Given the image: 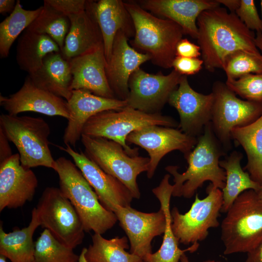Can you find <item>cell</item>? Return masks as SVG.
Listing matches in <instances>:
<instances>
[{"instance_id": "obj_46", "label": "cell", "mask_w": 262, "mask_h": 262, "mask_svg": "<svg viewBox=\"0 0 262 262\" xmlns=\"http://www.w3.org/2000/svg\"><path fill=\"white\" fill-rule=\"evenodd\" d=\"M78 262H88L85 256V248H83L79 255Z\"/></svg>"}, {"instance_id": "obj_23", "label": "cell", "mask_w": 262, "mask_h": 262, "mask_svg": "<svg viewBox=\"0 0 262 262\" xmlns=\"http://www.w3.org/2000/svg\"><path fill=\"white\" fill-rule=\"evenodd\" d=\"M93 0H87L82 12L68 17L70 27L61 52L68 60L103 45L101 33L96 19Z\"/></svg>"}, {"instance_id": "obj_16", "label": "cell", "mask_w": 262, "mask_h": 262, "mask_svg": "<svg viewBox=\"0 0 262 262\" xmlns=\"http://www.w3.org/2000/svg\"><path fill=\"white\" fill-rule=\"evenodd\" d=\"M57 146L73 160L74 164L96 193L101 205L114 213L118 206H131L133 197L128 189L118 179L106 173L81 151H75L69 145Z\"/></svg>"}, {"instance_id": "obj_30", "label": "cell", "mask_w": 262, "mask_h": 262, "mask_svg": "<svg viewBox=\"0 0 262 262\" xmlns=\"http://www.w3.org/2000/svg\"><path fill=\"white\" fill-rule=\"evenodd\" d=\"M243 154L232 151L225 159L220 160L219 165L226 172V184L222 190L223 205L221 212L226 213L237 197L244 191L253 190L257 192L261 184L253 180L249 174L242 168Z\"/></svg>"}, {"instance_id": "obj_22", "label": "cell", "mask_w": 262, "mask_h": 262, "mask_svg": "<svg viewBox=\"0 0 262 262\" xmlns=\"http://www.w3.org/2000/svg\"><path fill=\"white\" fill-rule=\"evenodd\" d=\"M144 9L177 23L184 34L196 39L197 19L204 11L220 6L217 0H141Z\"/></svg>"}, {"instance_id": "obj_35", "label": "cell", "mask_w": 262, "mask_h": 262, "mask_svg": "<svg viewBox=\"0 0 262 262\" xmlns=\"http://www.w3.org/2000/svg\"><path fill=\"white\" fill-rule=\"evenodd\" d=\"M227 77L236 79L247 74H262V55L239 50L225 58L222 68Z\"/></svg>"}, {"instance_id": "obj_3", "label": "cell", "mask_w": 262, "mask_h": 262, "mask_svg": "<svg viewBox=\"0 0 262 262\" xmlns=\"http://www.w3.org/2000/svg\"><path fill=\"white\" fill-rule=\"evenodd\" d=\"M53 170L59 176V189L77 212L85 232L103 234L118 221L105 209L74 163L64 157L55 160Z\"/></svg>"}, {"instance_id": "obj_19", "label": "cell", "mask_w": 262, "mask_h": 262, "mask_svg": "<svg viewBox=\"0 0 262 262\" xmlns=\"http://www.w3.org/2000/svg\"><path fill=\"white\" fill-rule=\"evenodd\" d=\"M67 102L70 118L63 139L66 145L72 147L81 139L83 128L91 117L105 111L119 110L127 106L126 100L98 96L84 89L73 90Z\"/></svg>"}, {"instance_id": "obj_29", "label": "cell", "mask_w": 262, "mask_h": 262, "mask_svg": "<svg viewBox=\"0 0 262 262\" xmlns=\"http://www.w3.org/2000/svg\"><path fill=\"white\" fill-rule=\"evenodd\" d=\"M231 137L246 153L245 169L253 180L262 184V115L247 125L233 128Z\"/></svg>"}, {"instance_id": "obj_11", "label": "cell", "mask_w": 262, "mask_h": 262, "mask_svg": "<svg viewBox=\"0 0 262 262\" xmlns=\"http://www.w3.org/2000/svg\"><path fill=\"white\" fill-rule=\"evenodd\" d=\"M207 196L200 199L196 194L190 210L184 214L177 207L171 211V227L179 243L185 245L204 240L210 228L219 226L218 217L223 205L222 190L211 183L206 188Z\"/></svg>"}, {"instance_id": "obj_39", "label": "cell", "mask_w": 262, "mask_h": 262, "mask_svg": "<svg viewBox=\"0 0 262 262\" xmlns=\"http://www.w3.org/2000/svg\"><path fill=\"white\" fill-rule=\"evenodd\" d=\"M203 61L198 58L176 56L172 63L174 69L182 75H194L202 67Z\"/></svg>"}, {"instance_id": "obj_32", "label": "cell", "mask_w": 262, "mask_h": 262, "mask_svg": "<svg viewBox=\"0 0 262 262\" xmlns=\"http://www.w3.org/2000/svg\"><path fill=\"white\" fill-rule=\"evenodd\" d=\"M41 6L35 10L24 9L19 0L9 16L0 23V57L6 58L14 41L39 16L43 9Z\"/></svg>"}, {"instance_id": "obj_9", "label": "cell", "mask_w": 262, "mask_h": 262, "mask_svg": "<svg viewBox=\"0 0 262 262\" xmlns=\"http://www.w3.org/2000/svg\"><path fill=\"white\" fill-rule=\"evenodd\" d=\"M35 208L40 226L61 243L73 249L82 244L85 232L82 224L59 188H46Z\"/></svg>"}, {"instance_id": "obj_24", "label": "cell", "mask_w": 262, "mask_h": 262, "mask_svg": "<svg viewBox=\"0 0 262 262\" xmlns=\"http://www.w3.org/2000/svg\"><path fill=\"white\" fill-rule=\"evenodd\" d=\"M94 13L100 28L106 62L109 59L115 35L119 31L129 37L134 36L132 19L124 2L120 0L92 1Z\"/></svg>"}, {"instance_id": "obj_51", "label": "cell", "mask_w": 262, "mask_h": 262, "mask_svg": "<svg viewBox=\"0 0 262 262\" xmlns=\"http://www.w3.org/2000/svg\"><path fill=\"white\" fill-rule=\"evenodd\" d=\"M261 8H262V0L261 1Z\"/></svg>"}, {"instance_id": "obj_45", "label": "cell", "mask_w": 262, "mask_h": 262, "mask_svg": "<svg viewBox=\"0 0 262 262\" xmlns=\"http://www.w3.org/2000/svg\"><path fill=\"white\" fill-rule=\"evenodd\" d=\"M255 44L259 49L262 52V33H257L255 39Z\"/></svg>"}, {"instance_id": "obj_26", "label": "cell", "mask_w": 262, "mask_h": 262, "mask_svg": "<svg viewBox=\"0 0 262 262\" xmlns=\"http://www.w3.org/2000/svg\"><path fill=\"white\" fill-rule=\"evenodd\" d=\"M28 76L38 87L67 101L70 98L72 75L69 61L61 52L48 54L39 68Z\"/></svg>"}, {"instance_id": "obj_27", "label": "cell", "mask_w": 262, "mask_h": 262, "mask_svg": "<svg viewBox=\"0 0 262 262\" xmlns=\"http://www.w3.org/2000/svg\"><path fill=\"white\" fill-rule=\"evenodd\" d=\"M40 226L35 207L32 210L31 220L25 228H16L6 233L0 223V255L11 262H33L35 243L33 235Z\"/></svg>"}, {"instance_id": "obj_38", "label": "cell", "mask_w": 262, "mask_h": 262, "mask_svg": "<svg viewBox=\"0 0 262 262\" xmlns=\"http://www.w3.org/2000/svg\"><path fill=\"white\" fill-rule=\"evenodd\" d=\"M44 2L68 17L84 11L87 4L85 0H45Z\"/></svg>"}, {"instance_id": "obj_2", "label": "cell", "mask_w": 262, "mask_h": 262, "mask_svg": "<svg viewBox=\"0 0 262 262\" xmlns=\"http://www.w3.org/2000/svg\"><path fill=\"white\" fill-rule=\"evenodd\" d=\"M226 153L209 123L197 137L194 149L184 157L188 164L186 170L180 173L177 165L165 168L174 178L172 196L191 198L207 181L222 190L225 186L226 176L225 170L220 166L219 159Z\"/></svg>"}, {"instance_id": "obj_41", "label": "cell", "mask_w": 262, "mask_h": 262, "mask_svg": "<svg viewBox=\"0 0 262 262\" xmlns=\"http://www.w3.org/2000/svg\"><path fill=\"white\" fill-rule=\"evenodd\" d=\"M9 142L5 133L0 128V163L9 159L13 155Z\"/></svg>"}, {"instance_id": "obj_18", "label": "cell", "mask_w": 262, "mask_h": 262, "mask_svg": "<svg viewBox=\"0 0 262 262\" xmlns=\"http://www.w3.org/2000/svg\"><path fill=\"white\" fill-rule=\"evenodd\" d=\"M38 183L34 173L21 164L19 153L0 163V212L32 200Z\"/></svg>"}, {"instance_id": "obj_36", "label": "cell", "mask_w": 262, "mask_h": 262, "mask_svg": "<svg viewBox=\"0 0 262 262\" xmlns=\"http://www.w3.org/2000/svg\"><path fill=\"white\" fill-rule=\"evenodd\" d=\"M225 83L246 100L262 103V74H247L236 79L227 77Z\"/></svg>"}, {"instance_id": "obj_40", "label": "cell", "mask_w": 262, "mask_h": 262, "mask_svg": "<svg viewBox=\"0 0 262 262\" xmlns=\"http://www.w3.org/2000/svg\"><path fill=\"white\" fill-rule=\"evenodd\" d=\"M201 55L198 45L190 42L187 38H182L177 44L176 56L187 58H198Z\"/></svg>"}, {"instance_id": "obj_4", "label": "cell", "mask_w": 262, "mask_h": 262, "mask_svg": "<svg viewBox=\"0 0 262 262\" xmlns=\"http://www.w3.org/2000/svg\"><path fill=\"white\" fill-rule=\"evenodd\" d=\"M124 4L134 26L132 46L148 54L153 64L172 67L177 45L184 34L182 28L171 20L154 16L136 2L126 1Z\"/></svg>"}, {"instance_id": "obj_47", "label": "cell", "mask_w": 262, "mask_h": 262, "mask_svg": "<svg viewBox=\"0 0 262 262\" xmlns=\"http://www.w3.org/2000/svg\"><path fill=\"white\" fill-rule=\"evenodd\" d=\"M180 262H190L188 258V257L186 256V255L185 254H183L180 257Z\"/></svg>"}, {"instance_id": "obj_6", "label": "cell", "mask_w": 262, "mask_h": 262, "mask_svg": "<svg viewBox=\"0 0 262 262\" xmlns=\"http://www.w3.org/2000/svg\"><path fill=\"white\" fill-rule=\"evenodd\" d=\"M151 125L177 128L179 123L161 113H146L127 106L121 110L105 111L93 116L85 124L82 134L115 141L129 155L135 156L139 155L138 149L127 145V136L136 130Z\"/></svg>"}, {"instance_id": "obj_21", "label": "cell", "mask_w": 262, "mask_h": 262, "mask_svg": "<svg viewBox=\"0 0 262 262\" xmlns=\"http://www.w3.org/2000/svg\"><path fill=\"white\" fill-rule=\"evenodd\" d=\"M69 61L72 75V91L84 89L98 96L116 98L106 76L107 62L103 45Z\"/></svg>"}, {"instance_id": "obj_13", "label": "cell", "mask_w": 262, "mask_h": 262, "mask_svg": "<svg viewBox=\"0 0 262 262\" xmlns=\"http://www.w3.org/2000/svg\"><path fill=\"white\" fill-rule=\"evenodd\" d=\"M197 138L188 135L175 128L151 125L136 130L126 138V142L145 149L149 158L147 177L151 179L162 159L174 150L187 156L197 144Z\"/></svg>"}, {"instance_id": "obj_17", "label": "cell", "mask_w": 262, "mask_h": 262, "mask_svg": "<svg viewBox=\"0 0 262 262\" xmlns=\"http://www.w3.org/2000/svg\"><path fill=\"white\" fill-rule=\"evenodd\" d=\"M0 105L10 115L33 112L49 116L70 118L67 102L36 86L28 75L20 89L9 97L0 96Z\"/></svg>"}, {"instance_id": "obj_42", "label": "cell", "mask_w": 262, "mask_h": 262, "mask_svg": "<svg viewBox=\"0 0 262 262\" xmlns=\"http://www.w3.org/2000/svg\"><path fill=\"white\" fill-rule=\"evenodd\" d=\"M246 262H262V242L253 250L247 253Z\"/></svg>"}, {"instance_id": "obj_48", "label": "cell", "mask_w": 262, "mask_h": 262, "mask_svg": "<svg viewBox=\"0 0 262 262\" xmlns=\"http://www.w3.org/2000/svg\"><path fill=\"white\" fill-rule=\"evenodd\" d=\"M256 192L259 198L262 200V184L261 185L260 188Z\"/></svg>"}, {"instance_id": "obj_14", "label": "cell", "mask_w": 262, "mask_h": 262, "mask_svg": "<svg viewBox=\"0 0 262 262\" xmlns=\"http://www.w3.org/2000/svg\"><path fill=\"white\" fill-rule=\"evenodd\" d=\"M214 97L194 90L187 77L182 75L178 87L171 94L168 103L180 116L178 128L184 133L197 138L211 122Z\"/></svg>"}, {"instance_id": "obj_10", "label": "cell", "mask_w": 262, "mask_h": 262, "mask_svg": "<svg viewBox=\"0 0 262 262\" xmlns=\"http://www.w3.org/2000/svg\"><path fill=\"white\" fill-rule=\"evenodd\" d=\"M211 125L213 131L227 152L231 148V131L235 127L247 125L262 115V103L241 99L226 83L215 82Z\"/></svg>"}, {"instance_id": "obj_1", "label": "cell", "mask_w": 262, "mask_h": 262, "mask_svg": "<svg viewBox=\"0 0 262 262\" xmlns=\"http://www.w3.org/2000/svg\"><path fill=\"white\" fill-rule=\"evenodd\" d=\"M202 60L205 68L213 72L222 68L225 58L239 50L262 55L257 47L253 33L234 13L216 7L202 12L197 19Z\"/></svg>"}, {"instance_id": "obj_12", "label": "cell", "mask_w": 262, "mask_h": 262, "mask_svg": "<svg viewBox=\"0 0 262 262\" xmlns=\"http://www.w3.org/2000/svg\"><path fill=\"white\" fill-rule=\"evenodd\" d=\"M182 76L174 69L164 75L161 72L151 74L137 69L129 79L127 106L146 113H160Z\"/></svg>"}, {"instance_id": "obj_8", "label": "cell", "mask_w": 262, "mask_h": 262, "mask_svg": "<svg viewBox=\"0 0 262 262\" xmlns=\"http://www.w3.org/2000/svg\"><path fill=\"white\" fill-rule=\"evenodd\" d=\"M81 139L85 155L105 172L120 181L133 198H139L137 178L147 171L149 157L130 156L120 144L105 138L82 134Z\"/></svg>"}, {"instance_id": "obj_50", "label": "cell", "mask_w": 262, "mask_h": 262, "mask_svg": "<svg viewBox=\"0 0 262 262\" xmlns=\"http://www.w3.org/2000/svg\"><path fill=\"white\" fill-rule=\"evenodd\" d=\"M203 262H219V261H215L213 260H207L204 261Z\"/></svg>"}, {"instance_id": "obj_5", "label": "cell", "mask_w": 262, "mask_h": 262, "mask_svg": "<svg viewBox=\"0 0 262 262\" xmlns=\"http://www.w3.org/2000/svg\"><path fill=\"white\" fill-rule=\"evenodd\" d=\"M220 228L225 255L248 253L262 242V200L255 191H244L237 197Z\"/></svg>"}, {"instance_id": "obj_49", "label": "cell", "mask_w": 262, "mask_h": 262, "mask_svg": "<svg viewBox=\"0 0 262 262\" xmlns=\"http://www.w3.org/2000/svg\"><path fill=\"white\" fill-rule=\"evenodd\" d=\"M6 259L4 256L0 255V262H7Z\"/></svg>"}, {"instance_id": "obj_37", "label": "cell", "mask_w": 262, "mask_h": 262, "mask_svg": "<svg viewBox=\"0 0 262 262\" xmlns=\"http://www.w3.org/2000/svg\"><path fill=\"white\" fill-rule=\"evenodd\" d=\"M235 13L249 30L262 33V21L253 0H241Z\"/></svg>"}, {"instance_id": "obj_44", "label": "cell", "mask_w": 262, "mask_h": 262, "mask_svg": "<svg viewBox=\"0 0 262 262\" xmlns=\"http://www.w3.org/2000/svg\"><path fill=\"white\" fill-rule=\"evenodd\" d=\"M217 1L220 4L227 7L230 12L234 13L241 3V0H217Z\"/></svg>"}, {"instance_id": "obj_28", "label": "cell", "mask_w": 262, "mask_h": 262, "mask_svg": "<svg viewBox=\"0 0 262 262\" xmlns=\"http://www.w3.org/2000/svg\"><path fill=\"white\" fill-rule=\"evenodd\" d=\"M60 52L59 46L48 35L25 30L17 41L16 61L20 69L30 74L39 68L48 54Z\"/></svg>"}, {"instance_id": "obj_25", "label": "cell", "mask_w": 262, "mask_h": 262, "mask_svg": "<svg viewBox=\"0 0 262 262\" xmlns=\"http://www.w3.org/2000/svg\"><path fill=\"white\" fill-rule=\"evenodd\" d=\"M170 176L165 174L160 184L152 191L160 202L166 219L165 229L163 241L160 249L155 253L146 255L145 262H179L181 256L186 252H194L197 250L199 244L194 243L186 249L182 250L179 247V242L175 237L171 227L172 219L170 210V202L173 189V185L169 182Z\"/></svg>"}, {"instance_id": "obj_33", "label": "cell", "mask_w": 262, "mask_h": 262, "mask_svg": "<svg viewBox=\"0 0 262 262\" xmlns=\"http://www.w3.org/2000/svg\"><path fill=\"white\" fill-rule=\"evenodd\" d=\"M43 6L40 14L26 30L48 35L57 44L62 52L70 29V19L45 2Z\"/></svg>"}, {"instance_id": "obj_7", "label": "cell", "mask_w": 262, "mask_h": 262, "mask_svg": "<svg viewBox=\"0 0 262 262\" xmlns=\"http://www.w3.org/2000/svg\"><path fill=\"white\" fill-rule=\"evenodd\" d=\"M0 128L16 147L21 164L31 168L44 166L53 169L55 160L50 152V129L41 117L1 114Z\"/></svg>"}, {"instance_id": "obj_43", "label": "cell", "mask_w": 262, "mask_h": 262, "mask_svg": "<svg viewBox=\"0 0 262 262\" xmlns=\"http://www.w3.org/2000/svg\"><path fill=\"white\" fill-rule=\"evenodd\" d=\"M16 1L15 0H0V13L4 15L7 13H12L14 10Z\"/></svg>"}, {"instance_id": "obj_31", "label": "cell", "mask_w": 262, "mask_h": 262, "mask_svg": "<svg viewBox=\"0 0 262 262\" xmlns=\"http://www.w3.org/2000/svg\"><path fill=\"white\" fill-rule=\"evenodd\" d=\"M92 244L85 248V256L88 262H144L140 257L129 253L126 236L107 239L102 234L94 233Z\"/></svg>"}, {"instance_id": "obj_20", "label": "cell", "mask_w": 262, "mask_h": 262, "mask_svg": "<svg viewBox=\"0 0 262 262\" xmlns=\"http://www.w3.org/2000/svg\"><path fill=\"white\" fill-rule=\"evenodd\" d=\"M128 37L121 31L115 38L112 53L107 62L106 73L109 85L116 98L126 100L129 94V81L131 74L150 56L141 53L128 44Z\"/></svg>"}, {"instance_id": "obj_34", "label": "cell", "mask_w": 262, "mask_h": 262, "mask_svg": "<svg viewBox=\"0 0 262 262\" xmlns=\"http://www.w3.org/2000/svg\"><path fill=\"white\" fill-rule=\"evenodd\" d=\"M73 249L58 241L44 229L35 242L33 262H78Z\"/></svg>"}, {"instance_id": "obj_15", "label": "cell", "mask_w": 262, "mask_h": 262, "mask_svg": "<svg viewBox=\"0 0 262 262\" xmlns=\"http://www.w3.org/2000/svg\"><path fill=\"white\" fill-rule=\"evenodd\" d=\"M126 232L130 243V253L143 259L152 253L151 242L154 238L164 233L166 219L163 210L146 213L131 206H118L114 212Z\"/></svg>"}]
</instances>
